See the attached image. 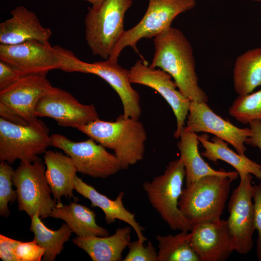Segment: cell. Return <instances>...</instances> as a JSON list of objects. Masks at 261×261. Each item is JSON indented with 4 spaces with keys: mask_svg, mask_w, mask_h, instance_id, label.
<instances>
[{
    "mask_svg": "<svg viewBox=\"0 0 261 261\" xmlns=\"http://www.w3.org/2000/svg\"><path fill=\"white\" fill-rule=\"evenodd\" d=\"M155 51L150 67L171 75L178 89L190 101L207 102L199 85L192 47L179 29L170 27L154 38Z\"/></svg>",
    "mask_w": 261,
    "mask_h": 261,
    "instance_id": "6da1fadb",
    "label": "cell"
},
{
    "mask_svg": "<svg viewBox=\"0 0 261 261\" xmlns=\"http://www.w3.org/2000/svg\"><path fill=\"white\" fill-rule=\"evenodd\" d=\"M105 148L113 150L121 169L144 158L147 134L138 119L120 115L115 121L98 119L77 128Z\"/></svg>",
    "mask_w": 261,
    "mask_h": 261,
    "instance_id": "7a4b0ae2",
    "label": "cell"
},
{
    "mask_svg": "<svg viewBox=\"0 0 261 261\" xmlns=\"http://www.w3.org/2000/svg\"><path fill=\"white\" fill-rule=\"evenodd\" d=\"M232 181L226 176L207 175L183 188L178 207L191 227L221 219Z\"/></svg>",
    "mask_w": 261,
    "mask_h": 261,
    "instance_id": "3957f363",
    "label": "cell"
},
{
    "mask_svg": "<svg viewBox=\"0 0 261 261\" xmlns=\"http://www.w3.org/2000/svg\"><path fill=\"white\" fill-rule=\"evenodd\" d=\"M59 60V70L69 72H80L98 75L108 83L116 91L121 101L125 117L136 119L141 116L138 92L131 86L128 72L117 62L108 59L87 63L78 59L67 49L55 45Z\"/></svg>",
    "mask_w": 261,
    "mask_h": 261,
    "instance_id": "277c9868",
    "label": "cell"
},
{
    "mask_svg": "<svg viewBox=\"0 0 261 261\" xmlns=\"http://www.w3.org/2000/svg\"><path fill=\"white\" fill-rule=\"evenodd\" d=\"M132 0H103L85 18V40L94 55L109 58L124 31V19Z\"/></svg>",
    "mask_w": 261,
    "mask_h": 261,
    "instance_id": "5b68a950",
    "label": "cell"
},
{
    "mask_svg": "<svg viewBox=\"0 0 261 261\" xmlns=\"http://www.w3.org/2000/svg\"><path fill=\"white\" fill-rule=\"evenodd\" d=\"M185 177L184 165L178 159L170 161L162 174L143 184L151 205L173 230L190 231L192 229L178 207Z\"/></svg>",
    "mask_w": 261,
    "mask_h": 261,
    "instance_id": "8992f818",
    "label": "cell"
},
{
    "mask_svg": "<svg viewBox=\"0 0 261 261\" xmlns=\"http://www.w3.org/2000/svg\"><path fill=\"white\" fill-rule=\"evenodd\" d=\"M196 5V0H148L142 19L124 31L108 59L117 62L121 52L126 46L138 53L136 44L141 39L158 36L171 27L173 20L178 15L192 9Z\"/></svg>",
    "mask_w": 261,
    "mask_h": 261,
    "instance_id": "52a82bcc",
    "label": "cell"
},
{
    "mask_svg": "<svg viewBox=\"0 0 261 261\" xmlns=\"http://www.w3.org/2000/svg\"><path fill=\"white\" fill-rule=\"evenodd\" d=\"M44 166L41 160L20 161L12 177L16 188L18 208L30 217L38 214L41 219L49 217L57 204L52 198Z\"/></svg>",
    "mask_w": 261,
    "mask_h": 261,
    "instance_id": "ba28073f",
    "label": "cell"
},
{
    "mask_svg": "<svg viewBox=\"0 0 261 261\" xmlns=\"http://www.w3.org/2000/svg\"><path fill=\"white\" fill-rule=\"evenodd\" d=\"M52 145L48 129L15 124L0 118V161L13 164L16 160L26 162L41 160Z\"/></svg>",
    "mask_w": 261,
    "mask_h": 261,
    "instance_id": "9c48e42d",
    "label": "cell"
},
{
    "mask_svg": "<svg viewBox=\"0 0 261 261\" xmlns=\"http://www.w3.org/2000/svg\"><path fill=\"white\" fill-rule=\"evenodd\" d=\"M52 146L62 150L71 158L80 173L94 178H106L121 170L120 163L115 156L93 139L74 142L64 135H50Z\"/></svg>",
    "mask_w": 261,
    "mask_h": 261,
    "instance_id": "30bf717a",
    "label": "cell"
},
{
    "mask_svg": "<svg viewBox=\"0 0 261 261\" xmlns=\"http://www.w3.org/2000/svg\"><path fill=\"white\" fill-rule=\"evenodd\" d=\"M46 75L38 73L24 75L0 90V108L15 114L29 126L48 129L37 118L35 113L38 101L52 86Z\"/></svg>",
    "mask_w": 261,
    "mask_h": 261,
    "instance_id": "8fae6325",
    "label": "cell"
},
{
    "mask_svg": "<svg viewBox=\"0 0 261 261\" xmlns=\"http://www.w3.org/2000/svg\"><path fill=\"white\" fill-rule=\"evenodd\" d=\"M240 182L234 188L228 203L229 217L227 226L232 239L234 251L246 255L253 246V234L256 230L254 222L253 176H240Z\"/></svg>",
    "mask_w": 261,
    "mask_h": 261,
    "instance_id": "7c38bea8",
    "label": "cell"
},
{
    "mask_svg": "<svg viewBox=\"0 0 261 261\" xmlns=\"http://www.w3.org/2000/svg\"><path fill=\"white\" fill-rule=\"evenodd\" d=\"M128 77L131 83L152 88L166 100L176 117V129L174 136L179 138L186 125L191 101L177 89L171 75L160 69L151 68L142 61L137 60L129 70Z\"/></svg>",
    "mask_w": 261,
    "mask_h": 261,
    "instance_id": "4fadbf2b",
    "label": "cell"
},
{
    "mask_svg": "<svg viewBox=\"0 0 261 261\" xmlns=\"http://www.w3.org/2000/svg\"><path fill=\"white\" fill-rule=\"evenodd\" d=\"M37 117H48L61 127H78L99 119L93 104L79 102L71 93L52 86L38 101Z\"/></svg>",
    "mask_w": 261,
    "mask_h": 261,
    "instance_id": "5bb4252c",
    "label": "cell"
},
{
    "mask_svg": "<svg viewBox=\"0 0 261 261\" xmlns=\"http://www.w3.org/2000/svg\"><path fill=\"white\" fill-rule=\"evenodd\" d=\"M0 60L18 70L22 76L47 73L60 67L54 46L35 40L16 44H0Z\"/></svg>",
    "mask_w": 261,
    "mask_h": 261,
    "instance_id": "9a60e30c",
    "label": "cell"
},
{
    "mask_svg": "<svg viewBox=\"0 0 261 261\" xmlns=\"http://www.w3.org/2000/svg\"><path fill=\"white\" fill-rule=\"evenodd\" d=\"M184 130L212 134L230 144L240 154L246 151L245 141L251 133L249 128H238L216 114L207 102L194 101L190 102Z\"/></svg>",
    "mask_w": 261,
    "mask_h": 261,
    "instance_id": "2e32d148",
    "label": "cell"
},
{
    "mask_svg": "<svg viewBox=\"0 0 261 261\" xmlns=\"http://www.w3.org/2000/svg\"><path fill=\"white\" fill-rule=\"evenodd\" d=\"M190 243L200 261H225L234 251L225 219L203 222L194 225Z\"/></svg>",
    "mask_w": 261,
    "mask_h": 261,
    "instance_id": "e0dca14e",
    "label": "cell"
},
{
    "mask_svg": "<svg viewBox=\"0 0 261 261\" xmlns=\"http://www.w3.org/2000/svg\"><path fill=\"white\" fill-rule=\"evenodd\" d=\"M11 14L10 18L0 24V44H16L33 40L49 43L52 31L42 26L34 12L20 5Z\"/></svg>",
    "mask_w": 261,
    "mask_h": 261,
    "instance_id": "ac0fdd59",
    "label": "cell"
},
{
    "mask_svg": "<svg viewBox=\"0 0 261 261\" xmlns=\"http://www.w3.org/2000/svg\"><path fill=\"white\" fill-rule=\"evenodd\" d=\"M75 190L88 199L92 207H98L103 211L107 224H112L116 219L123 221L129 224L134 230L139 241L144 243L147 240L143 233L145 228L136 221L135 214L130 212L123 204L124 192H120L115 200H111L99 192L91 185L84 182L77 175L75 179Z\"/></svg>",
    "mask_w": 261,
    "mask_h": 261,
    "instance_id": "d6986e66",
    "label": "cell"
},
{
    "mask_svg": "<svg viewBox=\"0 0 261 261\" xmlns=\"http://www.w3.org/2000/svg\"><path fill=\"white\" fill-rule=\"evenodd\" d=\"M46 178L57 203L61 198L76 199L73 194L77 170L71 157L58 151L46 150L44 155Z\"/></svg>",
    "mask_w": 261,
    "mask_h": 261,
    "instance_id": "ffe728a7",
    "label": "cell"
},
{
    "mask_svg": "<svg viewBox=\"0 0 261 261\" xmlns=\"http://www.w3.org/2000/svg\"><path fill=\"white\" fill-rule=\"evenodd\" d=\"M131 228L130 226L118 228L114 234L104 237L76 236L72 242L93 261H120L123 250L130 242Z\"/></svg>",
    "mask_w": 261,
    "mask_h": 261,
    "instance_id": "44dd1931",
    "label": "cell"
},
{
    "mask_svg": "<svg viewBox=\"0 0 261 261\" xmlns=\"http://www.w3.org/2000/svg\"><path fill=\"white\" fill-rule=\"evenodd\" d=\"M179 139L177 145L180 152L179 159L185 168L186 186L207 175L226 176L233 181L238 177L239 174L236 171L216 170L204 161L199 151L200 142L195 132L183 130Z\"/></svg>",
    "mask_w": 261,
    "mask_h": 261,
    "instance_id": "7402d4cb",
    "label": "cell"
},
{
    "mask_svg": "<svg viewBox=\"0 0 261 261\" xmlns=\"http://www.w3.org/2000/svg\"><path fill=\"white\" fill-rule=\"evenodd\" d=\"M208 138L206 134L197 135L204 148L201 153L203 157L214 163H217L218 160L228 163L235 169L239 176L249 174L261 180V164L249 159L244 154L233 151L223 140L214 136L210 141Z\"/></svg>",
    "mask_w": 261,
    "mask_h": 261,
    "instance_id": "603a6c76",
    "label": "cell"
},
{
    "mask_svg": "<svg viewBox=\"0 0 261 261\" xmlns=\"http://www.w3.org/2000/svg\"><path fill=\"white\" fill-rule=\"evenodd\" d=\"M49 217L64 220L77 237L109 235L106 229L96 223L94 211L75 202L65 205L57 203Z\"/></svg>",
    "mask_w": 261,
    "mask_h": 261,
    "instance_id": "cb8c5ba5",
    "label": "cell"
},
{
    "mask_svg": "<svg viewBox=\"0 0 261 261\" xmlns=\"http://www.w3.org/2000/svg\"><path fill=\"white\" fill-rule=\"evenodd\" d=\"M233 86L238 96L253 92L261 86V48L249 49L236 59L233 71Z\"/></svg>",
    "mask_w": 261,
    "mask_h": 261,
    "instance_id": "d4e9b609",
    "label": "cell"
},
{
    "mask_svg": "<svg viewBox=\"0 0 261 261\" xmlns=\"http://www.w3.org/2000/svg\"><path fill=\"white\" fill-rule=\"evenodd\" d=\"M30 218L29 230L34 233L33 239L44 249L43 260L54 261L64 248V243L69 241L72 230L66 223H63L57 231L50 230L42 221L38 214Z\"/></svg>",
    "mask_w": 261,
    "mask_h": 261,
    "instance_id": "484cf974",
    "label": "cell"
},
{
    "mask_svg": "<svg viewBox=\"0 0 261 261\" xmlns=\"http://www.w3.org/2000/svg\"><path fill=\"white\" fill-rule=\"evenodd\" d=\"M189 231L175 235H158V261H200L193 249Z\"/></svg>",
    "mask_w": 261,
    "mask_h": 261,
    "instance_id": "4316f807",
    "label": "cell"
},
{
    "mask_svg": "<svg viewBox=\"0 0 261 261\" xmlns=\"http://www.w3.org/2000/svg\"><path fill=\"white\" fill-rule=\"evenodd\" d=\"M230 115L244 124L261 120V88L255 92L238 96L229 108Z\"/></svg>",
    "mask_w": 261,
    "mask_h": 261,
    "instance_id": "83f0119b",
    "label": "cell"
},
{
    "mask_svg": "<svg viewBox=\"0 0 261 261\" xmlns=\"http://www.w3.org/2000/svg\"><path fill=\"white\" fill-rule=\"evenodd\" d=\"M13 168L6 161L0 163V215L3 217L9 216L10 211L9 203H12L17 199L16 190L12 188Z\"/></svg>",
    "mask_w": 261,
    "mask_h": 261,
    "instance_id": "f1b7e54d",
    "label": "cell"
},
{
    "mask_svg": "<svg viewBox=\"0 0 261 261\" xmlns=\"http://www.w3.org/2000/svg\"><path fill=\"white\" fill-rule=\"evenodd\" d=\"M138 239L130 242L128 246L129 252L123 261H158V252L150 241L147 246Z\"/></svg>",
    "mask_w": 261,
    "mask_h": 261,
    "instance_id": "f546056e",
    "label": "cell"
},
{
    "mask_svg": "<svg viewBox=\"0 0 261 261\" xmlns=\"http://www.w3.org/2000/svg\"><path fill=\"white\" fill-rule=\"evenodd\" d=\"M44 253V249L35 240L28 242L21 241L15 250L17 261H41Z\"/></svg>",
    "mask_w": 261,
    "mask_h": 261,
    "instance_id": "4dcf8cb0",
    "label": "cell"
},
{
    "mask_svg": "<svg viewBox=\"0 0 261 261\" xmlns=\"http://www.w3.org/2000/svg\"><path fill=\"white\" fill-rule=\"evenodd\" d=\"M253 201L255 227L258 234L256 253L258 261H261V182L253 185Z\"/></svg>",
    "mask_w": 261,
    "mask_h": 261,
    "instance_id": "1f68e13d",
    "label": "cell"
},
{
    "mask_svg": "<svg viewBox=\"0 0 261 261\" xmlns=\"http://www.w3.org/2000/svg\"><path fill=\"white\" fill-rule=\"evenodd\" d=\"M22 76L21 73L18 70L0 60V90L7 87Z\"/></svg>",
    "mask_w": 261,
    "mask_h": 261,
    "instance_id": "d6a6232c",
    "label": "cell"
},
{
    "mask_svg": "<svg viewBox=\"0 0 261 261\" xmlns=\"http://www.w3.org/2000/svg\"><path fill=\"white\" fill-rule=\"evenodd\" d=\"M21 241L0 234V258L3 261H17L15 250Z\"/></svg>",
    "mask_w": 261,
    "mask_h": 261,
    "instance_id": "836d02e7",
    "label": "cell"
},
{
    "mask_svg": "<svg viewBox=\"0 0 261 261\" xmlns=\"http://www.w3.org/2000/svg\"><path fill=\"white\" fill-rule=\"evenodd\" d=\"M251 133L245 144L259 148L261 151V120H255L248 123Z\"/></svg>",
    "mask_w": 261,
    "mask_h": 261,
    "instance_id": "e575fe53",
    "label": "cell"
},
{
    "mask_svg": "<svg viewBox=\"0 0 261 261\" xmlns=\"http://www.w3.org/2000/svg\"><path fill=\"white\" fill-rule=\"evenodd\" d=\"M87 1L92 4L93 8H97L99 7L103 0H83Z\"/></svg>",
    "mask_w": 261,
    "mask_h": 261,
    "instance_id": "d590c367",
    "label": "cell"
},
{
    "mask_svg": "<svg viewBox=\"0 0 261 261\" xmlns=\"http://www.w3.org/2000/svg\"><path fill=\"white\" fill-rule=\"evenodd\" d=\"M254 1H257V2H260V1H261V0H252Z\"/></svg>",
    "mask_w": 261,
    "mask_h": 261,
    "instance_id": "8d00e7d4",
    "label": "cell"
}]
</instances>
